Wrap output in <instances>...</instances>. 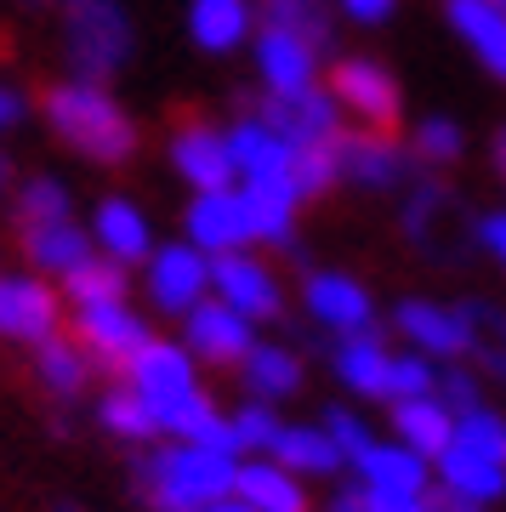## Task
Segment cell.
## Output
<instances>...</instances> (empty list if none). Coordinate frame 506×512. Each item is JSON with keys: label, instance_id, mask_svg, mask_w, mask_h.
I'll list each match as a JSON object with an SVG mask.
<instances>
[{"label": "cell", "instance_id": "obj_15", "mask_svg": "<svg viewBox=\"0 0 506 512\" xmlns=\"http://www.w3.org/2000/svg\"><path fill=\"white\" fill-rule=\"evenodd\" d=\"M251 57H256V80L268 97H296L319 86V46H308L302 35L290 29H256L251 35Z\"/></svg>", "mask_w": 506, "mask_h": 512}, {"label": "cell", "instance_id": "obj_17", "mask_svg": "<svg viewBox=\"0 0 506 512\" xmlns=\"http://www.w3.org/2000/svg\"><path fill=\"white\" fill-rule=\"evenodd\" d=\"M165 154H171V171H177L194 194H222V188H239L234 154H228V131L205 126V120L182 126L177 137H171V148H165Z\"/></svg>", "mask_w": 506, "mask_h": 512}, {"label": "cell", "instance_id": "obj_38", "mask_svg": "<svg viewBox=\"0 0 506 512\" xmlns=\"http://www.w3.org/2000/svg\"><path fill=\"white\" fill-rule=\"evenodd\" d=\"M228 427H234V450H239V461H245V456H268L285 421H279V410H273V404L245 399L239 410H228Z\"/></svg>", "mask_w": 506, "mask_h": 512}, {"label": "cell", "instance_id": "obj_33", "mask_svg": "<svg viewBox=\"0 0 506 512\" xmlns=\"http://www.w3.org/2000/svg\"><path fill=\"white\" fill-rule=\"evenodd\" d=\"M57 291H63V308H103V302H126L131 274L120 262H109V256H91V262H80Z\"/></svg>", "mask_w": 506, "mask_h": 512}, {"label": "cell", "instance_id": "obj_41", "mask_svg": "<svg viewBox=\"0 0 506 512\" xmlns=\"http://www.w3.org/2000/svg\"><path fill=\"white\" fill-rule=\"evenodd\" d=\"M319 427H325V433H330V444L342 450V461H347V467H353V461H359L364 450L376 444V433H370V421H364L359 410H325V416H319Z\"/></svg>", "mask_w": 506, "mask_h": 512}, {"label": "cell", "instance_id": "obj_48", "mask_svg": "<svg viewBox=\"0 0 506 512\" xmlns=\"http://www.w3.org/2000/svg\"><path fill=\"white\" fill-rule=\"evenodd\" d=\"M433 512H489V507H467V501H450V495L433 490Z\"/></svg>", "mask_w": 506, "mask_h": 512}, {"label": "cell", "instance_id": "obj_35", "mask_svg": "<svg viewBox=\"0 0 506 512\" xmlns=\"http://www.w3.org/2000/svg\"><path fill=\"white\" fill-rule=\"evenodd\" d=\"M12 205H18V228H46V222L74 217V194L57 177H29V183H18Z\"/></svg>", "mask_w": 506, "mask_h": 512}, {"label": "cell", "instance_id": "obj_32", "mask_svg": "<svg viewBox=\"0 0 506 512\" xmlns=\"http://www.w3.org/2000/svg\"><path fill=\"white\" fill-rule=\"evenodd\" d=\"M97 421H103V433L120 444H131V450H148V444H160V427H154V410H148L137 393H131L120 376H114V387L97 399Z\"/></svg>", "mask_w": 506, "mask_h": 512}, {"label": "cell", "instance_id": "obj_24", "mask_svg": "<svg viewBox=\"0 0 506 512\" xmlns=\"http://www.w3.org/2000/svg\"><path fill=\"white\" fill-rule=\"evenodd\" d=\"M23 256H29V274L63 285L80 262L97 256V245H91V234L69 217V222H46V228H23Z\"/></svg>", "mask_w": 506, "mask_h": 512}, {"label": "cell", "instance_id": "obj_4", "mask_svg": "<svg viewBox=\"0 0 506 512\" xmlns=\"http://www.w3.org/2000/svg\"><path fill=\"white\" fill-rule=\"evenodd\" d=\"M393 330L410 353H427L433 365H455L478 348V308H455L433 296H404L393 308Z\"/></svg>", "mask_w": 506, "mask_h": 512}, {"label": "cell", "instance_id": "obj_23", "mask_svg": "<svg viewBox=\"0 0 506 512\" xmlns=\"http://www.w3.org/2000/svg\"><path fill=\"white\" fill-rule=\"evenodd\" d=\"M256 35V0H188V40L199 52L228 57L251 46Z\"/></svg>", "mask_w": 506, "mask_h": 512}, {"label": "cell", "instance_id": "obj_11", "mask_svg": "<svg viewBox=\"0 0 506 512\" xmlns=\"http://www.w3.org/2000/svg\"><path fill=\"white\" fill-rule=\"evenodd\" d=\"M148 336V319L131 302H103V308H74V342L86 348V359L97 370H120L131 365V353L143 348Z\"/></svg>", "mask_w": 506, "mask_h": 512}, {"label": "cell", "instance_id": "obj_36", "mask_svg": "<svg viewBox=\"0 0 506 512\" xmlns=\"http://www.w3.org/2000/svg\"><path fill=\"white\" fill-rule=\"evenodd\" d=\"M461 154H467V131H461V120H450V114H427V120H416V131H410V160L455 165Z\"/></svg>", "mask_w": 506, "mask_h": 512}, {"label": "cell", "instance_id": "obj_34", "mask_svg": "<svg viewBox=\"0 0 506 512\" xmlns=\"http://www.w3.org/2000/svg\"><path fill=\"white\" fill-rule=\"evenodd\" d=\"M256 12L268 29H290V35H302L308 46H325L330 40V0H256Z\"/></svg>", "mask_w": 506, "mask_h": 512}, {"label": "cell", "instance_id": "obj_51", "mask_svg": "<svg viewBox=\"0 0 506 512\" xmlns=\"http://www.w3.org/2000/svg\"><path fill=\"white\" fill-rule=\"evenodd\" d=\"M12 188V165H6V154H0V194Z\"/></svg>", "mask_w": 506, "mask_h": 512}, {"label": "cell", "instance_id": "obj_44", "mask_svg": "<svg viewBox=\"0 0 506 512\" xmlns=\"http://www.w3.org/2000/svg\"><path fill=\"white\" fill-rule=\"evenodd\" d=\"M472 239H478V251H484L489 262L506 274V211H484L478 228H472Z\"/></svg>", "mask_w": 506, "mask_h": 512}, {"label": "cell", "instance_id": "obj_10", "mask_svg": "<svg viewBox=\"0 0 506 512\" xmlns=\"http://www.w3.org/2000/svg\"><path fill=\"white\" fill-rule=\"evenodd\" d=\"M262 342L251 319H239L228 302H199L188 319H182V348L194 353V365H211V370H239L251 359V348Z\"/></svg>", "mask_w": 506, "mask_h": 512}, {"label": "cell", "instance_id": "obj_1", "mask_svg": "<svg viewBox=\"0 0 506 512\" xmlns=\"http://www.w3.org/2000/svg\"><path fill=\"white\" fill-rule=\"evenodd\" d=\"M46 126L63 148H74L91 165H126L137 154V120L120 109V97L109 86L91 80H57L46 92Z\"/></svg>", "mask_w": 506, "mask_h": 512}, {"label": "cell", "instance_id": "obj_19", "mask_svg": "<svg viewBox=\"0 0 506 512\" xmlns=\"http://www.w3.org/2000/svg\"><path fill=\"white\" fill-rule=\"evenodd\" d=\"M256 114H262L290 148H325V143L342 137V109H336V97H330L325 86H308V92H296V97H268Z\"/></svg>", "mask_w": 506, "mask_h": 512}, {"label": "cell", "instance_id": "obj_18", "mask_svg": "<svg viewBox=\"0 0 506 512\" xmlns=\"http://www.w3.org/2000/svg\"><path fill=\"white\" fill-rule=\"evenodd\" d=\"M347 473H353L359 490L393 495V501H427V495H433V467L421 456H410L398 439H376Z\"/></svg>", "mask_w": 506, "mask_h": 512}, {"label": "cell", "instance_id": "obj_2", "mask_svg": "<svg viewBox=\"0 0 506 512\" xmlns=\"http://www.w3.org/2000/svg\"><path fill=\"white\" fill-rule=\"evenodd\" d=\"M137 478H143V495L154 512H205L211 501L234 495L239 456H222L205 444H154Z\"/></svg>", "mask_w": 506, "mask_h": 512}, {"label": "cell", "instance_id": "obj_6", "mask_svg": "<svg viewBox=\"0 0 506 512\" xmlns=\"http://www.w3.org/2000/svg\"><path fill=\"white\" fill-rule=\"evenodd\" d=\"M330 97H336V109L353 114L364 131H393L398 114H404V92H398V80L387 63L376 57H342L336 69H330Z\"/></svg>", "mask_w": 506, "mask_h": 512}, {"label": "cell", "instance_id": "obj_20", "mask_svg": "<svg viewBox=\"0 0 506 512\" xmlns=\"http://www.w3.org/2000/svg\"><path fill=\"white\" fill-rule=\"evenodd\" d=\"M228 154H234L239 183H290V171H296V148L262 114H245V120L228 126Z\"/></svg>", "mask_w": 506, "mask_h": 512}, {"label": "cell", "instance_id": "obj_43", "mask_svg": "<svg viewBox=\"0 0 506 512\" xmlns=\"http://www.w3.org/2000/svg\"><path fill=\"white\" fill-rule=\"evenodd\" d=\"M330 512H433V495H427V501H393V495H370V490H359V484H347V490L330 501Z\"/></svg>", "mask_w": 506, "mask_h": 512}, {"label": "cell", "instance_id": "obj_40", "mask_svg": "<svg viewBox=\"0 0 506 512\" xmlns=\"http://www.w3.org/2000/svg\"><path fill=\"white\" fill-rule=\"evenodd\" d=\"M290 183H296V194H302V200H319V194H330V188L342 183L336 143H325V148H296V171H290Z\"/></svg>", "mask_w": 506, "mask_h": 512}, {"label": "cell", "instance_id": "obj_30", "mask_svg": "<svg viewBox=\"0 0 506 512\" xmlns=\"http://www.w3.org/2000/svg\"><path fill=\"white\" fill-rule=\"evenodd\" d=\"M239 200H245V211H251L256 245H290V239H296L302 194H296L290 183H239Z\"/></svg>", "mask_w": 506, "mask_h": 512}, {"label": "cell", "instance_id": "obj_52", "mask_svg": "<svg viewBox=\"0 0 506 512\" xmlns=\"http://www.w3.org/2000/svg\"><path fill=\"white\" fill-rule=\"evenodd\" d=\"M69 6H86V0H69Z\"/></svg>", "mask_w": 506, "mask_h": 512}, {"label": "cell", "instance_id": "obj_16", "mask_svg": "<svg viewBox=\"0 0 506 512\" xmlns=\"http://www.w3.org/2000/svg\"><path fill=\"white\" fill-rule=\"evenodd\" d=\"M91 245H97V256H109V262H120V268H143L148 256H154V222H148V211L137 200H126V194H109V200H97V211H91L86 222Z\"/></svg>", "mask_w": 506, "mask_h": 512}, {"label": "cell", "instance_id": "obj_5", "mask_svg": "<svg viewBox=\"0 0 506 512\" xmlns=\"http://www.w3.org/2000/svg\"><path fill=\"white\" fill-rule=\"evenodd\" d=\"M143 291L148 308L165 319H188L199 302H211V256L194 251L188 239H165L143 262Z\"/></svg>", "mask_w": 506, "mask_h": 512}, {"label": "cell", "instance_id": "obj_22", "mask_svg": "<svg viewBox=\"0 0 506 512\" xmlns=\"http://www.w3.org/2000/svg\"><path fill=\"white\" fill-rule=\"evenodd\" d=\"M433 484H438V495L467 501V507H489V512H495L506 501V467H501V461L472 456V450H461V444H450V450L433 461Z\"/></svg>", "mask_w": 506, "mask_h": 512}, {"label": "cell", "instance_id": "obj_25", "mask_svg": "<svg viewBox=\"0 0 506 512\" xmlns=\"http://www.w3.org/2000/svg\"><path fill=\"white\" fill-rule=\"evenodd\" d=\"M234 495L256 512H308V478H296L273 456H245L239 461Z\"/></svg>", "mask_w": 506, "mask_h": 512}, {"label": "cell", "instance_id": "obj_45", "mask_svg": "<svg viewBox=\"0 0 506 512\" xmlns=\"http://www.w3.org/2000/svg\"><path fill=\"white\" fill-rule=\"evenodd\" d=\"M438 399L450 404L455 416H461V410H472V404H484V399H478V376H467V370H450V376H438Z\"/></svg>", "mask_w": 506, "mask_h": 512}, {"label": "cell", "instance_id": "obj_14", "mask_svg": "<svg viewBox=\"0 0 506 512\" xmlns=\"http://www.w3.org/2000/svg\"><path fill=\"white\" fill-rule=\"evenodd\" d=\"M120 382L143 404H165V399H177V393H194L199 365H194V353L182 348V336H148L143 348L131 353V365L120 370Z\"/></svg>", "mask_w": 506, "mask_h": 512}, {"label": "cell", "instance_id": "obj_47", "mask_svg": "<svg viewBox=\"0 0 506 512\" xmlns=\"http://www.w3.org/2000/svg\"><path fill=\"white\" fill-rule=\"evenodd\" d=\"M23 114H29V103H23V92H12V86L0 80V131H12V126L23 120Z\"/></svg>", "mask_w": 506, "mask_h": 512}, {"label": "cell", "instance_id": "obj_8", "mask_svg": "<svg viewBox=\"0 0 506 512\" xmlns=\"http://www.w3.org/2000/svg\"><path fill=\"white\" fill-rule=\"evenodd\" d=\"M302 313L319 330H330L336 342L376 330V296H370V285L359 274H347V268H319V274L302 279Z\"/></svg>", "mask_w": 506, "mask_h": 512}, {"label": "cell", "instance_id": "obj_46", "mask_svg": "<svg viewBox=\"0 0 506 512\" xmlns=\"http://www.w3.org/2000/svg\"><path fill=\"white\" fill-rule=\"evenodd\" d=\"M336 12H342L347 23H364V29H376V23H387L398 12V0H336Z\"/></svg>", "mask_w": 506, "mask_h": 512}, {"label": "cell", "instance_id": "obj_49", "mask_svg": "<svg viewBox=\"0 0 506 512\" xmlns=\"http://www.w3.org/2000/svg\"><path fill=\"white\" fill-rule=\"evenodd\" d=\"M489 160H495V171L506 177V126L495 131V143H489Z\"/></svg>", "mask_w": 506, "mask_h": 512}, {"label": "cell", "instance_id": "obj_26", "mask_svg": "<svg viewBox=\"0 0 506 512\" xmlns=\"http://www.w3.org/2000/svg\"><path fill=\"white\" fill-rule=\"evenodd\" d=\"M239 382H245V393H251L256 404H285V399L302 393L308 365H302V353L285 348V342H256L251 359L239 365Z\"/></svg>", "mask_w": 506, "mask_h": 512}, {"label": "cell", "instance_id": "obj_31", "mask_svg": "<svg viewBox=\"0 0 506 512\" xmlns=\"http://www.w3.org/2000/svg\"><path fill=\"white\" fill-rule=\"evenodd\" d=\"M91 359H86V348L74 342V336H63L57 330L52 342H40L35 348V376H40V387L46 393H57V399H80L86 393V382H91Z\"/></svg>", "mask_w": 506, "mask_h": 512}, {"label": "cell", "instance_id": "obj_28", "mask_svg": "<svg viewBox=\"0 0 506 512\" xmlns=\"http://www.w3.org/2000/svg\"><path fill=\"white\" fill-rule=\"evenodd\" d=\"M387 365H393V348L381 342L376 330L342 336L336 353H330V370H336V382H342L353 399H387Z\"/></svg>", "mask_w": 506, "mask_h": 512}, {"label": "cell", "instance_id": "obj_27", "mask_svg": "<svg viewBox=\"0 0 506 512\" xmlns=\"http://www.w3.org/2000/svg\"><path fill=\"white\" fill-rule=\"evenodd\" d=\"M393 439L410 450V456H421L427 467H433L444 450L455 444V410L444 399H404L393 404Z\"/></svg>", "mask_w": 506, "mask_h": 512}, {"label": "cell", "instance_id": "obj_42", "mask_svg": "<svg viewBox=\"0 0 506 512\" xmlns=\"http://www.w3.org/2000/svg\"><path fill=\"white\" fill-rule=\"evenodd\" d=\"M444 205H450V200H444V188H438V183H416L410 194H404V234L427 239V234H433V222L444 217Z\"/></svg>", "mask_w": 506, "mask_h": 512}, {"label": "cell", "instance_id": "obj_37", "mask_svg": "<svg viewBox=\"0 0 506 512\" xmlns=\"http://www.w3.org/2000/svg\"><path fill=\"white\" fill-rule=\"evenodd\" d=\"M455 444L472 450V456L501 461V467H506V416H501V410H489V404L461 410V416H455Z\"/></svg>", "mask_w": 506, "mask_h": 512}, {"label": "cell", "instance_id": "obj_9", "mask_svg": "<svg viewBox=\"0 0 506 512\" xmlns=\"http://www.w3.org/2000/svg\"><path fill=\"white\" fill-rule=\"evenodd\" d=\"M211 296L228 302L239 319H251V325H268L285 313V285L273 274L268 262L256 251H234V256H217L211 262Z\"/></svg>", "mask_w": 506, "mask_h": 512}, {"label": "cell", "instance_id": "obj_21", "mask_svg": "<svg viewBox=\"0 0 506 512\" xmlns=\"http://www.w3.org/2000/svg\"><path fill=\"white\" fill-rule=\"evenodd\" d=\"M444 18L478 69L506 86V0H444Z\"/></svg>", "mask_w": 506, "mask_h": 512}, {"label": "cell", "instance_id": "obj_3", "mask_svg": "<svg viewBox=\"0 0 506 512\" xmlns=\"http://www.w3.org/2000/svg\"><path fill=\"white\" fill-rule=\"evenodd\" d=\"M63 57H69V80H91L103 86L109 74L126 69L131 57V18L120 0H86L69 6L63 23Z\"/></svg>", "mask_w": 506, "mask_h": 512}, {"label": "cell", "instance_id": "obj_50", "mask_svg": "<svg viewBox=\"0 0 506 512\" xmlns=\"http://www.w3.org/2000/svg\"><path fill=\"white\" fill-rule=\"evenodd\" d=\"M205 512H256V507H245L239 495H222V501H211V507H205Z\"/></svg>", "mask_w": 506, "mask_h": 512}, {"label": "cell", "instance_id": "obj_7", "mask_svg": "<svg viewBox=\"0 0 506 512\" xmlns=\"http://www.w3.org/2000/svg\"><path fill=\"white\" fill-rule=\"evenodd\" d=\"M63 330V291L52 279L29 274H0V342H18V348H40Z\"/></svg>", "mask_w": 506, "mask_h": 512}, {"label": "cell", "instance_id": "obj_13", "mask_svg": "<svg viewBox=\"0 0 506 512\" xmlns=\"http://www.w3.org/2000/svg\"><path fill=\"white\" fill-rule=\"evenodd\" d=\"M336 165H342V183L364 194H393L410 183V148L393 143V131H342Z\"/></svg>", "mask_w": 506, "mask_h": 512}, {"label": "cell", "instance_id": "obj_29", "mask_svg": "<svg viewBox=\"0 0 506 512\" xmlns=\"http://www.w3.org/2000/svg\"><path fill=\"white\" fill-rule=\"evenodd\" d=\"M268 456L279 461V467H290L296 478H308V484H313V478H336V473L347 467L342 450L330 444V433L319 427V421H313V427H302V421H285Z\"/></svg>", "mask_w": 506, "mask_h": 512}, {"label": "cell", "instance_id": "obj_12", "mask_svg": "<svg viewBox=\"0 0 506 512\" xmlns=\"http://www.w3.org/2000/svg\"><path fill=\"white\" fill-rule=\"evenodd\" d=\"M182 239L205 251L211 262L217 256H234V251H256V234H251V211L239 200V188H222V194H194L188 211H182Z\"/></svg>", "mask_w": 506, "mask_h": 512}, {"label": "cell", "instance_id": "obj_39", "mask_svg": "<svg viewBox=\"0 0 506 512\" xmlns=\"http://www.w3.org/2000/svg\"><path fill=\"white\" fill-rule=\"evenodd\" d=\"M438 393V365L427 353H393L387 365V404H404V399H433Z\"/></svg>", "mask_w": 506, "mask_h": 512}, {"label": "cell", "instance_id": "obj_53", "mask_svg": "<svg viewBox=\"0 0 506 512\" xmlns=\"http://www.w3.org/2000/svg\"><path fill=\"white\" fill-rule=\"evenodd\" d=\"M63 512H74V507H63Z\"/></svg>", "mask_w": 506, "mask_h": 512}]
</instances>
